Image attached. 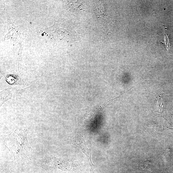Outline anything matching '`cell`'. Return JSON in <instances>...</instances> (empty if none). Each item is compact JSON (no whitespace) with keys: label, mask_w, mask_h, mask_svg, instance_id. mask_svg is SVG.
I'll list each match as a JSON object with an SVG mask.
<instances>
[{"label":"cell","mask_w":173,"mask_h":173,"mask_svg":"<svg viewBox=\"0 0 173 173\" xmlns=\"http://www.w3.org/2000/svg\"><path fill=\"white\" fill-rule=\"evenodd\" d=\"M95 9V13H96L97 16L101 17L105 15L104 13V7L101 4H98Z\"/></svg>","instance_id":"277c9868"},{"label":"cell","mask_w":173,"mask_h":173,"mask_svg":"<svg viewBox=\"0 0 173 173\" xmlns=\"http://www.w3.org/2000/svg\"><path fill=\"white\" fill-rule=\"evenodd\" d=\"M51 161L53 163L54 167L60 168L63 171H73L79 168L78 163L69 159L54 158H51Z\"/></svg>","instance_id":"3957f363"},{"label":"cell","mask_w":173,"mask_h":173,"mask_svg":"<svg viewBox=\"0 0 173 173\" xmlns=\"http://www.w3.org/2000/svg\"><path fill=\"white\" fill-rule=\"evenodd\" d=\"M168 39V37H167V36L166 34H165L164 35V40H165V44L166 45V48L168 50V48H169V45H170V43H169V39H168L167 40V39Z\"/></svg>","instance_id":"52a82bcc"},{"label":"cell","mask_w":173,"mask_h":173,"mask_svg":"<svg viewBox=\"0 0 173 173\" xmlns=\"http://www.w3.org/2000/svg\"><path fill=\"white\" fill-rule=\"evenodd\" d=\"M28 133V130L26 129L16 130L3 136V142L10 149L16 162L22 163L32 161L27 155L31 148L27 140Z\"/></svg>","instance_id":"6da1fadb"},{"label":"cell","mask_w":173,"mask_h":173,"mask_svg":"<svg viewBox=\"0 0 173 173\" xmlns=\"http://www.w3.org/2000/svg\"><path fill=\"white\" fill-rule=\"evenodd\" d=\"M69 140L72 144L79 148L85 155L88 159L93 173H94V165L92 160V153H91L90 150L86 146L85 136L83 135L76 134L70 136Z\"/></svg>","instance_id":"7a4b0ae2"},{"label":"cell","mask_w":173,"mask_h":173,"mask_svg":"<svg viewBox=\"0 0 173 173\" xmlns=\"http://www.w3.org/2000/svg\"><path fill=\"white\" fill-rule=\"evenodd\" d=\"M1 173H13L11 172L7 167L1 166Z\"/></svg>","instance_id":"8992f818"},{"label":"cell","mask_w":173,"mask_h":173,"mask_svg":"<svg viewBox=\"0 0 173 173\" xmlns=\"http://www.w3.org/2000/svg\"><path fill=\"white\" fill-rule=\"evenodd\" d=\"M163 106L162 95H161L157 99V107L159 111H162Z\"/></svg>","instance_id":"5b68a950"}]
</instances>
